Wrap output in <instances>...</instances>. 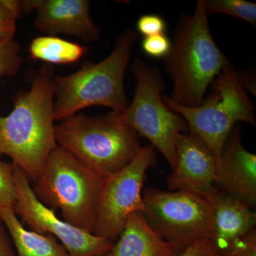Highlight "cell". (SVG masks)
I'll use <instances>...</instances> for the list:
<instances>
[{
  "instance_id": "cell-1",
  "label": "cell",
  "mask_w": 256,
  "mask_h": 256,
  "mask_svg": "<svg viewBox=\"0 0 256 256\" xmlns=\"http://www.w3.org/2000/svg\"><path fill=\"white\" fill-rule=\"evenodd\" d=\"M54 70L42 67L28 92L14 99V108L0 116V156H8L35 181L47 158L58 146L54 114Z\"/></svg>"
},
{
  "instance_id": "cell-2",
  "label": "cell",
  "mask_w": 256,
  "mask_h": 256,
  "mask_svg": "<svg viewBox=\"0 0 256 256\" xmlns=\"http://www.w3.org/2000/svg\"><path fill=\"white\" fill-rule=\"evenodd\" d=\"M206 1L198 0L192 15L180 20L164 58L172 90L169 96L184 107L201 105L207 90L228 62L212 37Z\"/></svg>"
},
{
  "instance_id": "cell-3",
  "label": "cell",
  "mask_w": 256,
  "mask_h": 256,
  "mask_svg": "<svg viewBox=\"0 0 256 256\" xmlns=\"http://www.w3.org/2000/svg\"><path fill=\"white\" fill-rule=\"evenodd\" d=\"M138 32L128 30L117 38L112 52L98 63L86 62L82 68L65 76L53 78L55 121L76 114L92 106H104L122 114L128 102L124 78Z\"/></svg>"
},
{
  "instance_id": "cell-4",
  "label": "cell",
  "mask_w": 256,
  "mask_h": 256,
  "mask_svg": "<svg viewBox=\"0 0 256 256\" xmlns=\"http://www.w3.org/2000/svg\"><path fill=\"white\" fill-rule=\"evenodd\" d=\"M57 144L102 178L127 166L140 151L138 133L111 111L92 117L76 114L55 126Z\"/></svg>"
},
{
  "instance_id": "cell-5",
  "label": "cell",
  "mask_w": 256,
  "mask_h": 256,
  "mask_svg": "<svg viewBox=\"0 0 256 256\" xmlns=\"http://www.w3.org/2000/svg\"><path fill=\"white\" fill-rule=\"evenodd\" d=\"M104 182L100 175L57 146L32 190L44 204L60 210L65 222L94 234Z\"/></svg>"
},
{
  "instance_id": "cell-6",
  "label": "cell",
  "mask_w": 256,
  "mask_h": 256,
  "mask_svg": "<svg viewBox=\"0 0 256 256\" xmlns=\"http://www.w3.org/2000/svg\"><path fill=\"white\" fill-rule=\"evenodd\" d=\"M201 105L184 107L174 102L169 96L163 100L170 110L186 121L190 132L201 138L212 150L220 168V156L224 143L236 124H256L254 107L242 88L236 70L228 62L210 86Z\"/></svg>"
},
{
  "instance_id": "cell-7",
  "label": "cell",
  "mask_w": 256,
  "mask_h": 256,
  "mask_svg": "<svg viewBox=\"0 0 256 256\" xmlns=\"http://www.w3.org/2000/svg\"><path fill=\"white\" fill-rule=\"evenodd\" d=\"M136 79L134 98L122 114L121 120L132 128L138 136L148 139L154 149L163 154L172 170L176 165L178 136L188 130L186 121L170 110L163 100L165 82L159 69L140 58L131 65Z\"/></svg>"
},
{
  "instance_id": "cell-8",
  "label": "cell",
  "mask_w": 256,
  "mask_h": 256,
  "mask_svg": "<svg viewBox=\"0 0 256 256\" xmlns=\"http://www.w3.org/2000/svg\"><path fill=\"white\" fill-rule=\"evenodd\" d=\"M142 198L146 220L176 254L201 239L212 237V207L202 195L148 188Z\"/></svg>"
},
{
  "instance_id": "cell-9",
  "label": "cell",
  "mask_w": 256,
  "mask_h": 256,
  "mask_svg": "<svg viewBox=\"0 0 256 256\" xmlns=\"http://www.w3.org/2000/svg\"><path fill=\"white\" fill-rule=\"evenodd\" d=\"M154 146H142L134 160L105 178L94 234L114 242L128 217L144 210L142 188L150 168L156 164Z\"/></svg>"
},
{
  "instance_id": "cell-10",
  "label": "cell",
  "mask_w": 256,
  "mask_h": 256,
  "mask_svg": "<svg viewBox=\"0 0 256 256\" xmlns=\"http://www.w3.org/2000/svg\"><path fill=\"white\" fill-rule=\"evenodd\" d=\"M14 165V213L32 232L58 239L70 256H104L110 252L114 242L60 220L54 210L40 202L30 186V178L21 168Z\"/></svg>"
},
{
  "instance_id": "cell-11",
  "label": "cell",
  "mask_w": 256,
  "mask_h": 256,
  "mask_svg": "<svg viewBox=\"0 0 256 256\" xmlns=\"http://www.w3.org/2000/svg\"><path fill=\"white\" fill-rule=\"evenodd\" d=\"M176 165L166 180L169 191L206 194L215 188L218 162L206 143L192 132L178 136Z\"/></svg>"
},
{
  "instance_id": "cell-12",
  "label": "cell",
  "mask_w": 256,
  "mask_h": 256,
  "mask_svg": "<svg viewBox=\"0 0 256 256\" xmlns=\"http://www.w3.org/2000/svg\"><path fill=\"white\" fill-rule=\"evenodd\" d=\"M88 0H25L22 12L34 11V26L46 36L66 34L95 42L100 30L90 14Z\"/></svg>"
},
{
  "instance_id": "cell-13",
  "label": "cell",
  "mask_w": 256,
  "mask_h": 256,
  "mask_svg": "<svg viewBox=\"0 0 256 256\" xmlns=\"http://www.w3.org/2000/svg\"><path fill=\"white\" fill-rule=\"evenodd\" d=\"M215 184L254 208L256 204V156L245 149L240 128L235 126L224 143Z\"/></svg>"
},
{
  "instance_id": "cell-14",
  "label": "cell",
  "mask_w": 256,
  "mask_h": 256,
  "mask_svg": "<svg viewBox=\"0 0 256 256\" xmlns=\"http://www.w3.org/2000/svg\"><path fill=\"white\" fill-rule=\"evenodd\" d=\"M203 196L212 207L213 230L210 239L220 252L255 230L256 213L242 200L216 186Z\"/></svg>"
},
{
  "instance_id": "cell-15",
  "label": "cell",
  "mask_w": 256,
  "mask_h": 256,
  "mask_svg": "<svg viewBox=\"0 0 256 256\" xmlns=\"http://www.w3.org/2000/svg\"><path fill=\"white\" fill-rule=\"evenodd\" d=\"M172 247L154 232L142 212L128 217L117 242L104 256H170Z\"/></svg>"
},
{
  "instance_id": "cell-16",
  "label": "cell",
  "mask_w": 256,
  "mask_h": 256,
  "mask_svg": "<svg viewBox=\"0 0 256 256\" xmlns=\"http://www.w3.org/2000/svg\"><path fill=\"white\" fill-rule=\"evenodd\" d=\"M0 220L12 238L18 256H70L53 236L25 229L14 210H0Z\"/></svg>"
},
{
  "instance_id": "cell-17",
  "label": "cell",
  "mask_w": 256,
  "mask_h": 256,
  "mask_svg": "<svg viewBox=\"0 0 256 256\" xmlns=\"http://www.w3.org/2000/svg\"><path fill=\"white\" fill-rule=\"evenodd\" d=\"M86 47L56 36H38L30 46L32 60L48 64H67L78 62L86 52Z\"/></svg>"
},
{
  "instance_id": "cell-18",
  "label": "cell",
  "mask_w": 256,
  "mask_h": 256,
  "mask_svg": "<svg viewBox=\"0 0 256 256\" xmlns=\"http://www.w3.org/2000/svg\"><path fill=\"white\" fill-rule=\"evenodd\" d=\"M208 14L220 13L256 25V4L246 0H205Z\"/></svg>"
},
{
  "instance_id": "cell-19",
  "label": "cell",
  "mask_w": 256,
  "mask_h": 256,
  "mask_svg": "<svg viewBox=\"0 0 256 256\" xmlns=\"http://www.w3.org/2000/svg\"><path fill=\"white\" fill-rule=\"evenodd\" d=\"M20 50V44L14 37L0 41V78L18 73L24 62Z\"/></svg>"
},
{
  "instance_id": "cell-20",
  "label": "cell",
  "mask_w": 256,
  "mask_h": 256,
  "mask_svg": "<svg viewBox=\"0 0 256 256\" xmlns=\"http://www.w3.org/2000/svg\"><path fill=\"white\" fill-rule=\"evenodd\" d=\"M14 165L0 161V210L14 212L16 188L14 176Z\"/></svg>"
},
{
  "instance_id": "cell-21",
  "label": "cell",
  "mask_w": 256,
  "mask_h": 256,
  "mask_svg": "<svg viewBox=\"0 0 256 256\" xmlns=\"http://www.w3.org/2000/svg\"><path fill=\"white\" fill-rule=\"evenodd\" d=\"M22 13V1L0 0V41L14 37Z\"/></svg>"
},
{
  "instance_id": "cell-22",
  "label": "cell",
  "mask_w": 256,
  "mask_h": 256,
  "mask_svg": "<svg viewBox=\"0 0 256 256\" xmlns=\"http://www.w3.org/2000/svg\"><path fill=\"white\" fill-rule=\"evenodd\" d=\"M171 41L164 34L146 36L142 41V48L146 54L152 58H164L169 53Z\"/></svg>"
},
{
  "instance_id": "cell-23",
  "label": "cell",
  "mask_w": 256,
  "mask_h": 256,
  "mask_svg": "<svg viewBox=\"0 0 256 256\" xmlns=\"http://www.w3.org/2000/svg\"><path fill=\"white\" fill-rule=\"evenodd\" d=\"M220 256H256V230L220 252Z\"/></svg>"
},
{
  "instance_id": "cell-24",
  "label": "cell",
  "mask_w": 256,
  "mask_h": 256,
  "mask_svg": "<svg viewBox=\"0 0 256 256\" xmlns=\"http://www.w3.org/2000/svg\"><path fill=\"white\" fill-rule=\"evenodd\" d=\"M137 30L144 37L162 34L166 31V23L159 15L144 14L138 20Z\"/></svg>"
},
{
  "instance_id": "cell-25",
  "label": "cell",
  "mask_w": 256,
  "mask_h": 256,
  "mask_svg": "<svg viewBox=\"0 0 256 256\" xmlns=\"http://www.w3.org/2000/svg\"><path fill=\"white\" fill-rule=\"evenodd\" d=\"M170 256H220V252L210 238L201 239L183 252Z\"/></svg>"
},
{
  "instance_id": "cell-26",
  "label": "cell",
  "mask_w": 256,
  "mask_h": 256,
  "mask_svg": "<svg viewBox=\"0 0 256 256\" xmlns=\"http://www.w3.org/2000/svg\"><path fill=\"white\" fill-rule=\"evenodd\" d=\"M237 78L242 88L247 92H252L256 95V80L255 76L250 72H236Z\"/></svg>"
},
{
  "instance_id": "cell-27",
  "label": "cell",
  "mask_w": 256,
  "mask_h": 256,
  "mask_svg": "<svg viewBox=\"0 0 256 256\" xmlns=\"http://www.w3.org/2000/svg\"><path fill=\"white\" fill-rule=\"evenodd\" d=\"M0 256H16L13 252L10 239L5 234L4 228H2L1 224H0Z\"/></svg>"
},
{
  "instance_id": "cell-28",
  "label": "cell",
  "mask_w": 256,
  "mask_h": 256,
  "mask_svg": "<svg viewBox=\"0 0 256 256\" xmlns=\"http://www.w3.org/2000/svg\"></svg>"
}]
</instances>
